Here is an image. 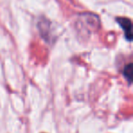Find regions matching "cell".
Instances as JSON below:
<instances>
[{"label": "cell", "instance_id": "obj_1", "mask_svg": "<svg viewBox=\"0 0 133 133\" xmlns=\"http://www.w3.org/2000/svg\"><path fill=\"white\" fill-rule=\"evenodd\" d=\"M117 21H118V24L123 29L125 38L128 41L132 40V24H131L130 19L127 18V17H118Z\"/></svg>", "mask_w": 133, "mask_h": 133}, {"label": "cell", "instance_id": "obj_2", "mask_svg": "<svg viewBox=\"0 0 133 133\" xmlns=\"http://www.w3.org/2000/svg\"><path fill=\"white\" fill-rule=\"evenodd\" d=\"M123 74L124 77L126 78V79H127V81L129 82V84H130L131 81H132V64L131 63L128 64L124 68Z\"/></svg>", "mask_w": 133, "mask_h": 133}]
</instances>
